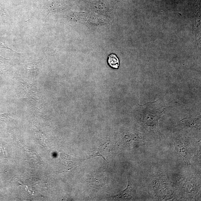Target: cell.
Returning <instances> with one entry per match:
<instances>
[{"mask_svg": "<svg viewBox=\"0 0 201 201\" xmlns=\"http://www.w3.org/2000/svg\"><path fill=\"white\" fill-rule=\"evenodd\" d=\"M174 145L176 152L182 157L185 164L190 165L191 154L188 145L181 142H176Z\"/></svg>", "mask_w": 201, "mask_h": 201, "instance_id": "7a4b0ae2", "label": "cell"}, {"mask_svg": "<svg viewBox=\"0 0 201 201\" xmlns=\"http://www.w3.org/2000/svg\"><path fill=\"white\" fill-rule=\"evenodd\" d=\"M136 186L130 176H128V184L126 189L117 195L111 196L117 200H129L136 196Z\"/></svg>", "mask_w": 201, "mask_h": 201, "instance_id": "6da1fadb", "label": "cell"}, {"mask_svg": "<svg viewBox=\"0 0 201 201\" xmlns=\"http://www.w3.org/2000/svg\"><path fill=\"white\" fill-rule=\"evenodd\" d=\"M107 61L109 66L114 69H117L120 65L119 59L114 54H111L109 55Z\"/></svg>", "mask_w": 201, "mask_h": 201, "instance_id": "3957f363", "label": "cell"}]
</instances>
